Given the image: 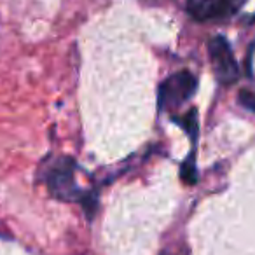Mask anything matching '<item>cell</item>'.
<instances>
[{
  "mask_svg": "<svg viewBox=\"0 0 255 255\" xmlns=\"http://www.w3.org/2000/svg\"><path fill=\"white\" fill-rule=\"evenodd\" d=\"M171 119L175 121V123L178 124V126L184 129L185 133H187L189 136H191L192 140H196V136H198V110L196 109H191L187 114H184V116H173Z\"/></svg>",
  "mask_w": 255,
  "mask_h": 255,
  "instance_id": "obj_5",
  "label": "cell"
},
{
  "mask_svg": "<svg viewBox=\"0 0 255 255\" xmlns=\"http://www.w3.org/2000/svg\"><path fill=\"white\" fill-rule=\"evenodd\" d=\"M180 178L189 185H194L198 182V170H196V163H194V154L187 157V159L182 163L180 166Z\"/></svg>",
  "mask_w": 255,
  "mask_h": 255,
  "instance_id": "obj_6",
  "label": "cell"
},
{
  "mask_svg": "<svg viewBox=\"0 0 255 255\" xmlns=\"http://www.w3.org/2000/svg\"><path fill=\"white\" fill-rule=\"evenodd\" d=\"M210 60L213 65V72L220 84H233L240 77V68L234 60L233 49L224 35H215L208 42Z\"/></svg>",
  "mask_w": 255,
  "mask_h": 255,
  "instance_id": "obj_2",
  "label": "cell"
},
{
  "mask_svg": "<svg viewBox=\"0 0 255 255\" xmlns=\"http://www.w3.org/2000/svg\"><path fill=\"white\" fill-rule=\"evenodd\" d=\"M240 102L243 103L247 109H250V110H254V112H255V93L241 91L240 93Z\"/></svg>",
  "mask_w": 255,
  "mask_h": 255,
  "instance_id": "obj_8",
  "label": "cell"
},
{
  "mask_svg": "<svg viewBox=\"0 0 255 255\" xmlns=\"http://www.w3.org/2000/svg\"><path fill=\"white\" fill-rule=\"evenodd\" d=\"M247 0H187V12L196 21H215L234 16Z\"/></svg>",
  "mask_w": 255,
  "mask_h": 255,
  "instance_id": "obj_3",
  "label": "cell"
},
{
  "mask_svg": "<svg viewBox=\"0 0 255 255\" xmlns=\"http://www.w3.org/2000/svg\"><path fill=\"white\" fill-rule=\"evenodd\" d=\"M75 163L70 157H61L53 164V168L47 173V185L51 192L60 199H74L77 194V185L74 182Z\"/></svg>",
  "mask_w": 255,
  "mask_h": 255,
  "instance_id": "obj_4",
  "label": "cell"
},
{
  "mask_svg": "<svg viewBox=\"0 0 255 255\" xmlns=\"http://www.w3.org/2000/svg\"><path fill=\"white\" fill-rule=\"evenodd\" d=\"M198 89V79L187 70L170 75L157 89V109L159 112L171 110L185 103Z\"/></svg>",
  "mask_w": 255,
  "mask_h": 255,
  "instance_id": "obj_1",
  "label": "cell"
},
{
  "mask_svg": "<svg viewBox=\"0 0 255 255\" xmlns=\"http://www.w3.org/2000/svg\"><path fill=\"white\" fill-rule=\"evenodd\" d=\"M82 206H84V212L88 219H93L96 212V206H98V201H96V196L95 194H84L81 199Z\"/></svg>",
  "mask_w": 255,
  "mask_h": 255,
  "instance_id": "obj_7",
  "label": "cell"
}]
</instances>
